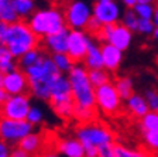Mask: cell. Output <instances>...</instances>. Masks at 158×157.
I'll return each instance as SVG.
<instances>
[{"instance_id": "cell-7", "label": "cell", "mask_w": 158, "mask_h": 157, "mask_svg": "<svg viewBox=\"0 0 158 157\" xmlns=\"http://www.w3.org/2000/svg\"><path fill=\"white\" fill-rule=\"evenodd\" d=\"M123 99L120 98L114 84L109 82L96 88V108L107 116H114L120 112Z\"/></svg>"}, {"instance_id": "cell-47", "label": "cell", "mask_w": 158, "mask_h": 157, "mask_svg": "<svg viewBox=\"0 0 158 157\" xmlns=\"http://www.w3.org/2000/svg\"><path fill=\"white\" fill-rule=\"evenodd\" d=\"M152 21H154L155 27H158V4L155 6V13H154V17H152Z\"/></svg>"}, {"instance_id": "cell-43", "label": "cell", "mask_w": 158, "mask_h": 157, "mask_svg": "<svg viewBox=\"0 0 158 157\" xmlns=\"http://www.w3.org/2000/svg\"><path fill=\"white\" fill-rule=\"evenodd\" d=\"M10 153L11 150L9 149V144L0 140V157H10Z\"/></svg>"}, {"instance_id": "cell-19", "label": "cell", "mask_w": 158, "mask_h": 157, "mask_svg": "<svg viewBox=\"0 0 158 157\" xmlns=\"http://www.w3.org/2000/svg\"><path fill=\"white\" fill-rule=\"evenodd\" d=\"M83 65L88 71L90 69H103V57H102V48L98 43L93 41L89 47V51L83 59Z\"/></svg>"}, {"instance_id": "cell-35", "label": "cell", "mask_w": 158, "mask_h": 157, "mask_svg": "<svg viewBox=\"0 0 158 157\" xmlns=\"http://www.w3.org/2000/svg\"><path fill=\"white\" fill-rule=\"evenodd\" d=\"M144 98H145V101H147L150 112L158 113V92L155 91V89H147L144 94Z\"/></svg>"}, {"instance_id": "cell-29", "label": "cell", "mask_w": 158, "mask_h": 157, "mask_svg": "<svg viewBox=\"0 0 158 157\" xmlns=\"http://www.w3.org/2000/svg\"><path fill=\"white\" fill-rule=\"evenodd\" d=\"M140 130L143 132H158V113L148 112L140 120Z\"/></svg>"}, {"instance_id": "cell-17", "label": "cell", "mask_w": 158, "mask_h": 157, "mask_svg": "<svg viewBox=\"0 0 158 157\" xmlns=\"http://www.w3.org/2000/svg\"><path fill=\"white\" fill-rule=\"evenodd\" d=\"M58 153L64 157H85V147L76 137H65L56 143Z\"/></svg>"}, {"instance_id": "cell-37", "label": "cell", "mask_w": 158, "mask_h": 157, "mask_svg": "<svg viewBox=\"0 0 158 157\" xmlns=\"http://www.w3.org/2000/svg\"><path fill=\"white\" fill-rule=\"evenodd\" d=\"M114 26H116V24H106V26H102L100 31L96 34V38L102 40L103 43H107L109 38H110V37H112V34H113Z\"/></svg>"}, {"instance_id": "cell-48", "label": "cell", "mask_w": 158, "mask_h": 157, "mask_svg": "<svg viewBox=\"0 0 158 157\" xmlns=\"http://www.w3.org/2000/svg\"><path fill=\"white\" fill-rule=\"evenodd\" d=\"M152 38H154L155 41H158V27H155L154 33H152Z\"/></svg>"}, {"instance_id": "cell-13", "label": "cell", "mask_w": 158, "mask_h": 157, "mask_svg": "<svg viewBox=\"0 0 158 157\" xmlns=\"http://www.w3.org/2000/svg\"><path fill=\"white\" fill-rule=\"evenodd\" d=\"M73 101L72 96V88H71V82L68 79V75H61L55 79V82L51 86V98H49V103L55 105L61 103V102H69Z\"/></svg>"}, {"instance_id": "cell-10", "label": "cell", "mask_w": 158, "mask_h": 157, "mask_svg": "<svg viewBox=\"0 0 158 157\" xmlns=\"http://www.w3.org/2000/svg\"><path fill=\"white\" fill-rule=\"evenodd\" d=\"M93 40L83 30H71L68 37V54L75 64L83 61Z\"/></svg>"}, {"instance_id": "cell-16", "label": "cell", "mask_w": 158, "mask_h": 157, "mask_svg": "<svg viewBox=\"0 0 158 157\" xmlns=\"http://www.w3.org/2000/svg\"><path fill=\"white\" fill-rule=\"evenodd\" d=\"M131 43H133V31H130L122 23L116 24L114 30H113V34L109 38L107 44H112L113 47H116V48H118L120 51L124 52L128 47L131 46Z\"/></svg>"}, {"instance_id": "cell-24", "label": "cell", "mask_w": 158, "mask_h": 157, "mask_svg": "<svg viewBox=\"0 0 158 157\" xmlns=\"http://www.w3.org/2000/svg\"><path fill=\"white\" fill-rule=\"evenodd\" d=\"M51 58H52L54 64H55V67L58 68V71L61 72V74H64V72L69 74V71L75 65L73 59L71 58L68 54H52Z\"/></svg>"}, {"instance_id": "cell-23", "label": "cell", "mask_w": 158, "mask_h": 157, "mask_svg": "<svg viewBox=\"0 0 158 157\" xmlns=\"http://www.w3.org/2000/svg\"><path fill=\"white\" fill-rule=\"evenodd\" d=\"M73 118L82 124L92 123L96 119V109L95 108H83L75 105V111H73Z\"/></svg>"}, {"instance_id": "cell-1", "label": "cell", "mask_w": 158, "mask_h": 157, "mask_svg": "<svg viewBox=\"0 0 158 157\" xmlns=\"http://www.w3.org/2000/svg\"><path fill=\"white\" fill-rule=\"evenodd\" d=\"M38 43L40 38L28 26V21L19 20L9 26V33H7L4 46L7 47V50L14 58L20 59L28 51L38 48Z\"/></svg>"}, {"instance_id": "cell-15", "label": "cell", "mask_w": 158, "mask_h": 157, "mask_svg": "<svg viewBox=\"0 0 158 157\" xmlns=\"http://www.w3.org/2000/svg\"><path fill=\"white\" fill-rule=\"evenodd\" d=\"M100 48H102L103 57V68L107 72H113L118 69V67L123 61V51H120L118 48L107 43L100 44Z\"/></svg>"}, {"instance_id": "cell-4", "label": "cell", "mask_w": 158, "mask_h": 157, "mask_svg": "<svg viewBox=\"0 0 158 157\" xmlns=\"http://www.w3.org/2000/svg\"><path fill=\"white\" fill-rule=\"evenodd\" d=\"M75 137L83 144V147H102L106 144L114 143V134L107 126L102 123H86L81 124L75 130Z\"/></svg>"}, {"instance_id": "cell-2", "label": "cell", "mask_w": 158, "mask_h": 157, "mask_svg": "<svg viewBox=\"0 0 158 157\" xmlns=\"http://www.w3.org/2000/svg\"><path fill=\"white\" fill-rule=\"evenodd\" d=\"M68 79L72 88L73 102L78 106L96 109V89L89 81V72L82 64H75L69 71Z\"/></svg>"}, {"instance_id": "cell-38", "label": "cell", "mask_w": 158, "mask_h": 157, "mask_svg": "<svg viewBox=\"0 0 158 157\" xmlns=\"http://www.w3.org/2000/svg\"><path fill=\"white\" fill-rule=\"evenodd\" d=\"M116 143H110L99 147V157H117L116 156V149H114Z\"/></svg>"}, {"instance_id": "cell-44", "label": "cell", "mask_w": 158, "mask_h": 157, "mask_svg": "<svg viewBox=\"0 0 158 157\" xmlns=\"http://www.w3.org/2000/svg\"><path fill=\"white\" fill-rule=\"evenodd\" d=\"M85 157H99V147H85Z\"/></svg>"}, {"instance_id": "cell-28", "label": "cell", "mask_w": 158, "mask_h": 157, "mask_svg": "<svg viewBox=\"0 0 158 157\" xmlns=\"http://www.w3.org/2000/svg\"><path fill=\"white\" fill-rule=\"evenodd\" d=\"M114 149L117 157H150L147 151L141 150V149H131L122 143H116Z\"/></svg>"}, {"instance_id": "cell-49", "label": "cell", "mask_w": 158, "mask_h": 157, "mask_svg": "<svg viewBox=\"0 0 158 157\" xmlns=\"http://www.w3.org/2000/svg\"><path fill=\"white\" fill-rule=\"evenodd\" d=\"M44 157H61V156L56 153H47V154H44Z\"/></svg>"}, {"instance_id": "cell-9", "label": "cell", "mask_w": 158, "mask_h": 157, "mask_svg": "<svg viewBox=\"0 0 158 157\" xmlns=\"http://www.w3.org/2000/svg\"><path fill=\"white\" fill-rule=\"evenodd\" d=\"M28 82H40V81H55L61 72L55 67L52 58L48 55H44L43 58L37 62L35 65L28 67L24 69Z\"/></svg>"}, {"instance_id": "cell-25", "label": "cell", "mask_w": 158, "mask_h": 157, "mask_svg": "<svg viewBox=\"0 0 158 157\" xmlns=\"http://www.w3.org/2000/svg\"><path fill=\"white\" fill-rule=\"evenodd\" d=\"M14 3V9L17 11V16L19 17H31L34 13V7H35V3L34 0H13Z\"/></svg>"}, {"instance_id": "cell-33", "label": "cell", "mask_w": 158, "mask_h": 157, "mask_svg": "<svg viewBox=\"0 0 158 157\" xmlns=\"http://www.w3.org/2000/svg\"><path fill=\"white\" fill-rule=\"evenodd\" d=\"M144 146L152 153H158V132H143Z\"/></svg>"}, {"instance_id": "cell-39", "label": "cell", "mask_w": 158, "mask_h": 157, "mask_svg": "<svg viewBox=\"0 0 158 157\" xmlns=\"http://www.w3.org/2000/svg\"><path fill=\"white\" fill-rule=\"evenodd\" d=\"M100 28H102V23L98 21L95 17L90 19V21L88 23V27H86V30H88L90 34H98L99 31H100Z\"/></svg>"}, {"instance_id": "cell-40", "label": "cell", "mask_w": 158, "mask_h": 157, "mask_svg": "<svg viewBox=\"0 0 158 157\" xmlns=\"http://www.w3.org/2000/svg\"><path fill=\"white\" fill-rule=\"evenodd\" d=\"M7 33H9V24L0 21V46H4V44H6Z\"/></svg>"}, {"instance_id": "cell-21", "label": "cell", "mask_w": 158, "mask_h": 157, "mask_svg": "<svg viewBox=\"0 0 158 157\" xmlns=\"http://www.w3.org/2000/svg\"><path fill=\"white\" fill-rule=\"evenodd\" d=\"M41 146H43L41 136H40L38 133H34V132L31 134H28L27 137H24L23 140L19 143V147L23 149L24 151H27L30 156L38 153V150L41 149Z\"/></svg>"}, {"instance_id": "cell-34", "label": "cell", "mask_w": 158, "mask_h": 157, "mask_svg": "<svg viewBox=\"0 0 158 157\" xmlns=\"http://www.w3.org/2000/svg\"><path fill=\"white\" fill-rule=\"evenodd\" d=\"M155 30V24L152 20H145V19H138V26H137V33L143 34V36H152Z\"/></svg>"}, {"instance_id": "cell-52", "label": "cell", "mask_w": 158, "mask_h": 157, "mask_svg": "<svg viewBox=\"0 0 158 157\" xmlns=\"http://www.w3.org/2000/svg\"><path fill=\"white\" fill-rule=\"evenodd\" d=\"M157 59H158V57H157Z\"/></svg>"}, {"instance_id": "cell-51", "label": "cell", "mask_w": 158, "mask_h": 157, "mask_svg": "<svg viewBox=\"0 0 158 157\" xmlns=\"http://www.w3.org/2000/svg\"><path fill=\"white\" fill-rule=\"evenodd\" d=\"M3 119V113H2V109H0V120Z\"/></svg>"}, {"instance_id": "cell-42", "label": "cell", "mask_w": 158, "mask_h": 157, "mask_svg": "<svg viewBox=\"0 0 158 157\" xmlns=\"http://www.w3.org/2000/svg\"><path fill=\"white\" fill-rule=\"evenodd\" d=\"M10 157H30V154L27 153V151H24L23 149H20L19 146H17V147H14L13 150H11V153H10Z\"/></svg>"}, {"instance_id": "cell-31", "label": "cell", "mask_w": 158, "mask_h": 157, "mask_svg": "<svg viewBox=\"0 0 158 157\" xmlns=\"http://www.w3.org/2000/svg\"><path fill=\"white\" fill-rule=\"evenodd\" d=\"M134 13L137 14L138 19H145V20H152L155 13V6L151 3H138L134 6Z\"/></svg>"}, {"instance_id": "cell-18", "label": "cell", "mask_w": 158, "mask_h": 157, "mask_svg": "<svg viewBox=\"0 0 158 157\" xmlns=\"http://www.w3.org/2000/svg\"><path fill=\"white\" fill-rule=\"evenodd\" d=\"M126 108H127V112L133 118H137L140 120L150 112L145 98L143 95H138V94H134L126 101Z\"/></svg>"}, {"instance_id": "cell-41", "label": "cell", "mask_w": 158, "mask_h": 157, "mask_svg": "<svg viewBox=\"0 0 158 157\" xmlns=\"http://www.w3.org/2000/svg\"><path fill=\"white\" fill-rule=\"evenodd\" d=\"M9 59H14V57L10 54V51L7 50L6 46H0V62L9 61Z\"/></svg>"}, {"instance_id": "cell-12", "label": "cell", "mask_w": 158, "mask_h": 157, "mask_svg": "<svg viewBox=\"0 0 158 157\" xmlns=\"http://www.w3.org/2000/svg\"><path fill=\"white\" fill-rule=\"evenodd\" d=\"M2 86H3V91L9 96L23 95V94H26L27 89H30V82L27 79L24 71L16 69V71L10 72V74L3 75Z\"/></svg>"}, {"instance_id": "cell-3", "label": "cell", "mask_w": 158, "mask_h": 157, "mask_svg": "<svg viewBox=\"0 0 158 157\" xmlns=\"http://www.w3.org/2000/svg\"><path fill=\"white\" fill-rule=\"evenodd\" d=\"M28 26L31 27V30L38 38L40 37L45 38V37L56 34L58 31L65 28V14L54 7L35 10L33 16L28 19Z\"/></svg>"}, {"instance_id": "cell-27", "label": "cell", "mask_w": 158, "mask_h": 157, "mask_svg": "<svg viewBox=\"0 0 158 157\" xmlns=\"http://www.w3.org/2000/svg\"><path fill=\"white\" fill-rule=\"evenodd\" d=\"M52 111L55 112V115H58L59 118L62 119H69L73 118V111H75V102L69 101V102H61V103L51 105Z\"/></svg>"}, {"instance_id": "cell-32", "label": "cell", "mask_w": 158, "mask_h": 157, "mask_svg": "<svg viewBox=\"0 0 158 157\" xmlns=\"http://www.w3.org/2000/svg\"><path fill=\"white\" fill-rule=\"evenodd\" d=\"M122 24L124 27H127L130 31H137V26H138V17L134 13L133 9H127L122 16Z\"/></svg>"}, {"instance_id": "cell-6", "label": "cell", "mask_w": 158, "mask_h": 157, "mask_svg": "<svg viewBox=\"0 0 158 157\" xmlns=\"http://www.w3.org/2000/svg\"><path fill=\"white\" fill-rule=\"evenodd\" d=\"M33 133V124L27 120H11L3 118L0 120V140L6 144H17Z\"/></svg>"}, {"instance_id": "cell-14", "label": "cell", "mask_w": 158, "mask_h": 157, "mask_svg": "<svg viewBox=\"0 0 158 157\" xmlns=\"http://www.w3.org/2000/svg\"><path fill=\"white\" fill-rule=\"evenodd\" d=\"M71 30L68 27L62 28L61 31H58L56 34L48 36L44 38V46L45 48L52 54H66L68 52V37Z\"/></svg>"}, {"instance_id": "cell-45", "label": "cell", "mask_w": 158, "mask_h": 157, "mask_svg": "<svg viewBox=\"0 0 158 157\" xmlns=\"http://www.w3.org/2000/svg\"><path fill=\"white\" fill-rule=\"evenodd\" d=\"M2 79H3V74L0 72V106H2V103H3V102L9 98V95H7L6 92L3 91V86H2Z\"/></svg>"}, {"instance_id": "cell-36", "label": "cell", "mask_w": 158, "mask_h": 157, "mask_svg": "<svg viewBox=\"0 0 158 157\" xmlns=\"http://www.w3.org/2000/svg\"><path fill=\"white\" fill-rule=\"evenodd\" d=\"M43 119H44V115H43L41 108H38V106H31V109H30V112H28V116H27V122L31 123L33 126H35V124L41 123Z\"/></svg>"}, {"instance_id": "cell-46", "label": "cell", "mask_w": 158, "mask_h": 157, "mask_svg": "<svg viewBox=\"0 0 158 157\" xmlns=\"http://www.w3.org/2000/svg\"><path fill=\"white\" fill-rule=\"evenodd\" d=\"M122 3L124 4L127 9H134L135 4H138V0H122Z\"/></svg>"}, {"instance_id": "cell-50", "label": "cell", "mask_w": 158, "mask_h": 157, "mask_svg": "<svg viewBox=\"0 0 158 157\" xmlns=\"http://www.w3.org/2000/svg\"><path fill=\"white\" fill-rule=\"evenodd\" d=\"M154 2L155 0H138V3H151V4H154Z\"/></svg>"}, {"instance_id": "cell-26", "label": "cell", "mask_w": 158, "mask_h": 157, "mask_svg": "<svg viewBox=\"0 0 158 157\" xmlns=\"http://www.w3.org/2000/svg\"><path fill=\"white\" fill-rule=\"evenodd\" d=\"M89 72V81L93 85V88H100L102 85H106L109 84V72L106 71L105 68L103 69H90Z\"/></svg>"}, {"instance_id": "cell-5", "label": "cell", "mask_w": 158, "mask_h": 157, "mask_svg": "<svg viewBox=\"0 0 158 157\" xmlns=\"http://www.w3.org/2000/svg\"><path fill=\"white\" fill-rule=\"evenodd\" d=\"M64 14L69 30H86L88 23L93 17V10L82 0H73L68 4Z\"/></svg>"}, {"instance_id": "cell-22", "label": "cell", "mask_w": 158, "mask_h": 157, "mask_svg": "<svg viewBox=\"0 0 158 157\" xmlns=\"http://www.w3.org/2000/svg\"><path fill=\"white\" fill-rule=\"evenodd\" d=\"M114 86L123 101H127L130 96L134 95V82H133V79L130 76H120V78H117L114 82Z\"/></svg>"}, {"instance_id": "cell-20", "label": "cell", "mask_w": 158, "mask_h": 157, "mask_svg": "<svg viewBox=\"0 0 158 157\" xmlns=\"http://www.w3.org/2000/svg\"><path fill=\"white\" fill-rule=\"evenodd\" d=\"M19 19L20 17L17 16L13 0H0V21L10 26L19 21Z\"/></svg>"}, {"instance_id": "cell-8", "label": "cell", "mask_w": 158, "mask_h": 157, "mask_svg": "<svg viewBox=\"0 0 158 157\" xmlns=\"http://www.w3.org/2000/svg\"><path fill=\"white\" fill-rule=\"evenodd\" d=\"M3 118L11 119V120H27L28 112L31 109L30 96L27 94L23 95L9 96L0 106Z\"/></svg>"}, {"instance_id": "cell-30", "label": "cell", "mask_w": 158, "mask_h": 157, "mask_svg": "<svg viewBox=\"0 0 158 157\" xmlns=\"http://www.w3.org/2000/svg\"><path fill=\"white\" fill-rule=\"evenodd\" d=\"M44 57V54L41 52V50L35 48L33 50V51H28L27 54H24L21 58H20V62H19V65L23 68V71L26 68H28V67H33L35 65L37 62L40 61V59Z\"/></svg>"}, {"instance_id": "cell-11", "label": "cell", "mask_w": 158, "mask_h": 157, "mask_svg": "<svg viewBox=\"0 0 158 157\" xmlns=\"http://www.w3.org/2000/svg\"><path fill=\"white\" fill-rule=\"evenodd\" d=\"M93 17L98 21L102 23V26L106 24H118L117 21L122 20V9L120 4L116 0H96L92 6Z\"/></svg>"}]
</instances>
